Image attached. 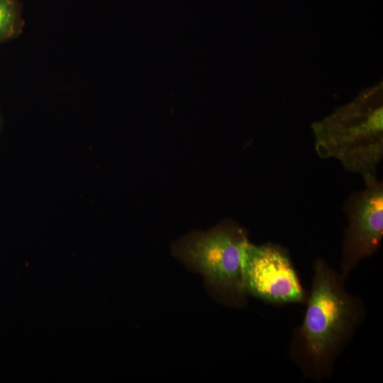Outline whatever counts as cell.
Here are the masks:
<instances>
[{
	"label": "cell",
	"mask_w": 383,
	"mask_h": 383,
	"mask_svg": "<svg viewBox=\"0 0 383 383\" xmlns=\"http://www.w3.org/2000/svg\"><path fill=\"white\" fill-rule=\"evenodd\" d=\"M243 278L247 294L265 302L282 304L306 301L308 295L288 252L278 245H255L249 243Z\"/></svg>",
	"instance_id": "obj_4"
},
{
	"label": "cell",
	"mask_w": 383,
	"mask_h": 383,
	"mask_svg": "<svg viewBox=\"0 0 383 383\" xmlns=\"http://www.w3.org/2000/svg\"><path fill=\"white\" fill-rule=\"evenodd\" d=\"M382 130V106H352L315 125L316 151L322 158L338 160L367 184L377 179L383 158Z\"/></svg>",
	"instance_id": "obj_3"
},
{
	"label": "cell",
	"mask_w": 383,
	"mask_h": 383,
	"mask_svg": "<svg viewBox=\"0 0 383 383\" xmlns=\"http://www.w3.org/2000/svg\"><path fill=\"white\" fill-rule=\"evenodd\" d=\"M348 227L343 240L341 275L346 279L362 260L380 248L383 235V183L377 179L365 184L346 200Z\"/></svg>",
	"instance_id": "obj_5"
},
{
	"label": "cell",
	"mask_w": 383,
	"mask_h": 383,
	"mask_svg": "<svg viewBox=\"0 0 383 383\" xmlns=\"http://www.w3.org/2000/svg\"><path fill=\"white\" fill-rule=\"evenodd\" d=\"M21 27L16 0H0V44L17 36Z\"/></svg>",
	"instance_id": "obj_6"
},
{
	"label": "cell",
	"mask_w": 383,
	"mask_h": 383,
	"mask_svg": "<svg viewBox=\"0 0 383 383\" xmlns=\"http://www.w3.org/2000/svg\"><path fill=\"white\" fill-rule=\"evenodd\" d=\"M313 272L305 315L293 331L289 354L306 378L318 382L331 377L336 360L363 323L365 307L324 260L313 262Z\"/></svg>",
	"instance_id": "obj_1"
},
{
	"label": "cell",
	"mask_w": 383,
	"mask_h": 383,
	"mask_svg": "<svg viewBox=\"0 0 383 383\" xmlns=\"http://www.w3.org/2000/svg\"><path fill=\"white\" fill-rule=\"evenodd\" d=\"M249 243L243 228L225 221L209 231L182 238L172 251L187 267L202 275L216 300L241 308L247 304L243 264Z\"/></svg>",
	"instance_id": "obj_2"
}]
</instances>
